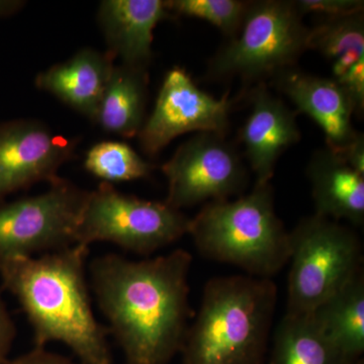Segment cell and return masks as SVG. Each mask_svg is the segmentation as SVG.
Returning a JSON list of instances; mask_svg holds the SVG:
<instances>
[{
    "label": "cell",
    "mask_w": 364,
    "mask_h": 364,
    "mask_svg": "<svg viewBox=\"0 0 364 364\" xmlns=\"http://www.w3.org/2000/svg\"><path fill=\"white\" fill-rule=\"evenodd\" d=\"M191 262L183 249L140 261L114 253L91 261V289L124 364H168L181 352L193 315Z\"/></svg>",
    "instance_id": "obj_1"
},
{
    "label": "cell",
    "mask_w": 364,
    "mask_h": 364,
    "mask_svg": "<svg viewBox=\"0 0 364 364\" xmlns=\"http://www.w3.org/2000/svg\"><path fill=\"white\" fill-rule=\"evenodd\" d=\"M88 251L75 244L33 257L2 258L0 279L32 326L35 347L60 342L81 364H112L109 330L91 305Z\"/></svg>",
    "instance_id": "obj_2"
},
{
    "label": "cell",
    "mask_w": 364,
    "mask_h": 364,
    "mask_svg": "<svg viewBox=\"0 0 364 364\" xmlns=\"http://www.w3.org/2000/svg\"><path fill=\"white\" fill-rule=\"evenodd\" d=\"M277 301L272 279L232 275L208 280L179 352L182 364H263Z\"/></svg>",
    "instance_id": "obj_3"
},
{
    "label": "cell",
    "mask_w": 364,
    "mask_h": 364,
    "mask_svg": "<svg viewBox=\"0 0 364 364\" xmlns=\"http://www.w3.org/2000/svg\"><path fill=\"white\" fill-rule=\"evenodd\" d=\"M188 234L205 257L272 279L291 256L289 232L275 213L272 182L235 200L208 203L191 219Z\"/></svg>",
    "instance_id": "obj_4"
},
{
    "label": "cell",
    "mask_w": 364,
    "mask_h": 364,
    "mask_svg": "<svg viewBox=\"0 0 364 364\" xmlns=\"http://www.w3.org/2000/svg\"><path fill=\"white\" fill-rule=\"evenodd\" d=\"M289 244L287 314H312L363 272L358 235L334 220L305 218L289 232Z\"/></svg>",
    "instance_id": "obj_5"
},
{
    "label": "cell",
    "mask_w": 364,
    "mask_h": 364,
    "mask_svg": "<svg viewBox=\"0 0 364 364\" xmlns=\"http://www.w3.org/2000/svg\"><path fill=\"white\" fill-rule=\"evenodd\" d=\"M309 28L294 1L249 2L243 25L208 67V77L255 81L294 67L308 50Z\"/></svg>",
    "instance_id": "obj_6"
},
{
    "label": "cell",
    "mask_w": 364,
    "mask_h": 364,
    "mask_svg": "<svg viewBox=\"0 0 364 364\" xmlns=\"http://www.w3.org/2000/svg\"><path fill=\"white\" fill-rule=\"evenodd\" d=\"M191 219L166 203L124 195L102 182L88 191L76 230L75 244L90 247L109 242L124 250L150 255L188 234Z\"/></svg>",
    "instance_id": "obj_7"
},
{
    "label": "cell",
    "mask_w": 364,
    "mask_h": 364,
    "mask_svg": "<svg viewBox=\"0 0 364 364\" xmlns=\"http://www.w3.org/2000/svg\"><path fill=\"white\" fill-rule=\"evenodd\" d=\"M87 195L59 177L45 193L0 205V259L33 257L75 245Z\"/></svg>",
    "instance_id": "obj_8"
},
{
    "label": "cell",
    "mask_w": 364,
    "mask_h": 364,
    "mask_svg": "<svg viewBox=\"0 0 364 364\" xmlns=\"http://www.w3.org/2000/svg\"><path fill=\"white\" fill-rule=\"evenodd\" d=\"M162 171L168 181L165 203L179 210L207 200H229L248 184L238 152L215 133H198L181 144Z\"/></svg>",
    "instance_id": "obj_9"
},
{
    "label": "cell",
    "mask_w": 364,
    "mask_h": 364,
    "mask_svg": "<svg viewBox=\"0 0 364 364\" xmlns=\"http://www.w3.org/2000/svg\"><path fill=\"white\" fill-rule=\"evenodd\" d=\"M232 100L215 98L196 86L184 69L173 67L163 80L152 114L138 134L141 148L157 155L183 134L215 133L224 136L229 127Z\"/></svg>",
    "instance_id": "obj_10"
},
{
    "label": "cell",
    "mask_w": 364,
    "mask_h": 364,
    "mask_svg": "<svg viewBox=\"0 0 364 364\" xmlns=\"http://www.w3.org/2000/svg\"><path fill=\"white\" fill-rule=\"evenodd\" d=\"M77 141L56 133L42 121L16 119L0 123V202L39 182L59 178Z\"/></svg>",
    "instance_id": "obj_11"
},
{
    "label": "cell",
    "mask_w": 364,
    "mask_h": 364,
    "mask_svg": "<svg viewBox=\"0 0 364 364\" xmlns=\"http://www.w3.org/2000/svg\"><path fill=\"white\" fill-rule=\"evenodd\" d=\"M273 86L313 119L324 132L327 148L341 155L358 135L352 124L355 111L343 86L334 78L312 75L294 67L272 76Z\"/></svg>",
    "instance_id": "obj_12"
},
{
    "label": "cell",
    "mask_w": 364,
    "mask_h": 364,
    "mask_svg": "<svg viewBox=\"0 0 364 364\" xmlns=\"http://www.w3.org/2000/svg\"><path fill=\"white\" fill-rule=\"evenodd\" d=\"M251 109L240 132L241 142L256 186L270 183L284 151L298 143L296 112L260 85L251 95Z\"/></svg>",
    "instance_id": "obj_13"
},
{
    "label": "cell",
    "mask_w": 364,
    "mask_h": 364,
    "mask_svg": "<svg viewBox=\"0 0 364 364\" xmlns=\"http://www.w3.org/2000/svg\"><path fill=\"white\" fill-rule=\"evenodd\" d=\"M170 16L162 0H104L97 13L107 51L124 65L142 68L152 59L155 28Z\"/></svg>",
    "instance_id": "obj_14"
},
{
    "label": "cell",
    "mask_w": 364,
    "mask_h": 364,
    "mask_svg": "<svg viewBox=\"0 0 364 364\" xmlns=\"http://www.w3.org/2000/svg\"><path fill=\"white\" fill-rule=\"evenodd\" d=\"M114 60L109 52L85 48L38 74L36 86L95 122Z\"/></svg>",
    "instance_id": "obj_15"
},
{
    "label": "cell",
    "mask_w": 364,
    "mask_h": 364,
    "mask_svg": "<svg viewBox=\"0 0 364 364\" xmlns=\"http://www.w3.org/2000/svg\"><path fill=\"white\" fill-rule=\"evenodd\" d=\"M316 215L355 226L364 222V176L331 150L314 153L306 168Z\"/></svg>",
    "instance_id": "obj_16"
},
{
    "label": "cell",
    "mask_w": 364,
    "mask_h": 364,
    "mask_svg": "<svg viewBox=\"0 0 364 364\" xmlns=\"http://www.w3.org/2000/svg\"><path fill=\"white\" fill-rule=\"evenodd\" d=\"M147 68L114 65L105 86L95 123L124 138L138 136L145 123Z\"/></svg>",
    "instance_id": "obj_17"
},
{
    "label": "cell",
    "mask_w": 364,
    "mask_h": 364,
    "mask_svg": "<svg viewBox=\"0 0 364 364\" xmlns=\"http://www.w3.org/2000/svg\"><path fill=\"white\" fill-rule=\"evenodd\" d=\"M323 331L352 363L364 351V275L360 272L312 313Z\"/></svg>",
    "instance_id": "obj_18"
},
{
    "label": "cell",
    "mask_w": 364,
    "mask_h": 364,
    "mask_svg": "<svg viewBox=\"0 0 364 364\" xmlns=\"http://www.w3.org/2000/svg\"><path fill=\"white\" fill-rule=\"evenodd\" d=\"M333 343L312 314H286L274 334L270 364H353Z\"/></svg>",
    "instance_id": "obj_19"
},
{
    "label": "cell",
    "mask_w": 364,
    "mask_h": 364,
    "mask_svg": "<svg viewBox=\"0 0 364 364\" xmlns=\"http://www.w3.org/2000/svg\"><path fill=\"white\" fill-rule=\"evenodd\" d=\"M85 166L92 176L111 184L146 178L153 170V165L128 144L116 141H104L90 148Z\"/></svg>",
    "instance_id": "obj_20"
},
{
    "label": "cell",
    "mask_w": 364,
    "mask_h": 364,
    "mask_svg": "<svg viewBox=\"0 0 364 364\" xmlns=\"http://www.w3.org/2000/svg\"><path fill=\"white\" fill-rule=\"evenodd\" d=\"M308 49L331 62L347 53L364 54L363 13L323 18L309 28Z\"/></svg>",
    "instance_id": "obj_21"
},
{
    "label": "cell",
    "mask_w": 364,
    "mask_h": 364,
    "mask_svg": "<svg viewBox=\"0 0 364 364\" xmlns=\"http://www.w3.org/2000/svg\"><path fill=\"white\" fill-rule=\"evenodd\" d=\"M165 6L170 14L208 21L233 39L243 25L249 2L240 0H167Z\"/></svg>",
    "instance_id": "obj_22"
},
{
    "label": "cell",
    "mask_w": 364,
    "mask_h": 364,
    "mask_svg": "<svg viewBox=\"0 0 364 364\" xmlns=\"http://www.w3.org/2000/svg\"><path fill=\"white\" fill-rule=\"evenodd\" d=\"M294 6L301 16L322 14L323 18L363 13L364 2L359 0H298Z\"/></svg>",
    "instance_id": "obj_23"
},
{
    "label": "cell",
    "mask_w": 364,
    "mask_h": 364,
    "mask_svg": "<svg viewBox=\"0 0 364 364\" xmlns=\"http://www.w3.org/2000/svg\"><path fill=\"white\" fill-rule=\"evenodd\" d=\"M336 80V79H335ZM347 91L358 114L364 109V58L359 60L343 76L337 79Z\"/></svg>",
    "instance_id": "obj_24"
},
{
    "label": "cell",
    "mask_w": 364,
    "mask_h": 364,
    "mask_svg": "<svg viewBox=\"0 0 364 364\" xmlns=\"http://www.w3.org/2000/svg\"><path fill=\"white\" fill-rule=\"evenodd\" d=\"M16 336V327L11 314L7 310L6 301L0 294V364L9 360L14 339Z\"/></svg>",
    "instance_id": "obj_25"
},
{
    "label": "cell",
    "mask_w": 364,
    "mask_h": 364,
    "mask_svg": "<svg viewBox=\"0 0 364 364\" xmlns=\"http://www.w3.org/2000/svg\"><path fill=\"white\" fill-rule=\"evenodd\" d=\"M4 364H81L72 359L47 350L46 347H35L33 350L26 352L23 355L9 360Z\"/></svg>",
    "instance_id": "obj_26"
},
{
    "label": "cell",
    "mask_w": 364,
    "mask_h": 364,
    "mask_svg": "<svg viewBox=\"0 0 364 364\" xmlns=\"http://www.w3.org/2000/svg\"><path fill=\"white\" fill-rule=\"evenodd\" d=\"M352 169L364 176V136L359 133L349 147L339 155Z\"/></svg>",
    "instance_id": "obj_27"
},
{
    "label": "cell",
    "mask_w": 364,
    "mask_h": 364,
    "mask_svg": "<svg viewBox=\"0 0 364 364\" xmlns=\"http://www.w3.org/2000/svg\"><path fill=\"white\" fill-rule=\"evenodd\" d=\"M25 6L26 1L21 0H0V18L14 16Z\"/></svg>",
    "instance_id": "obj_28"
},
{
    "label": "cell",
    "mask_w": 364,
    "mask_h": 364,
    "mask_svg": "<svg viewBox=\"0 0 364 364\" xmlns=\"http://www.w3.org/2000/svg\"><path fill=\"white\" fill-rule=\"evenodd\" d=\"M353 364H364V363L363 359H358V360H356Z\"/></svg>",
    "instance_id": "obj_29"
}]
</instances>
